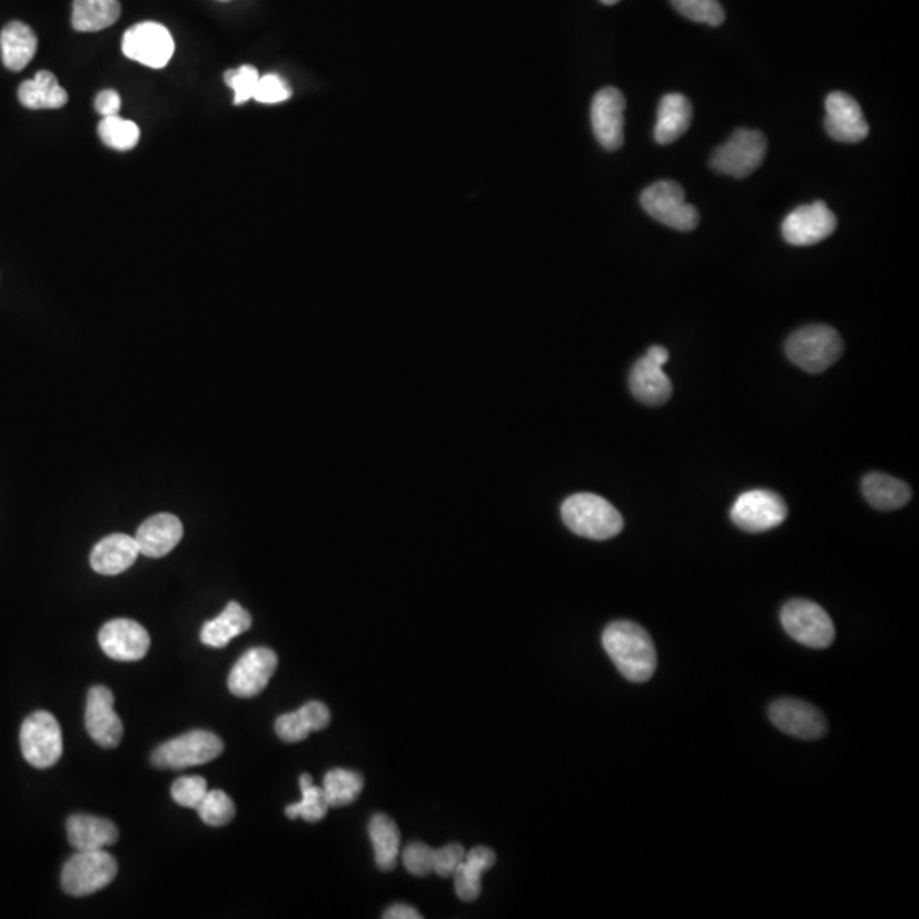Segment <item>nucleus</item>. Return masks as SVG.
<instances>
[{
	"label": "nucleus",
	"instance_id": "obj_1",
	"mask_svg": "<svg viewBox=\"0 0 919 919\" xmlns=\"http://www.w3.org/2000/svg\"><path fill=\"white\" fill-rule=\"evenodd\" d=\"M601 642L625 680L645 683L654 676L658 654L644 626L626 620L610 623Z\"/></svg>",
	"mask_w": 919,
	"mask_h": 919
},
{
	"label": "nucleus",
	"instance_id": "obj_2",
	"mask_svg": "<svg viewBox=\"0 0 919 919\" xmlns=\"http://www.w3.org/2000/svg\"><path fill=\"white\" fill-rule=\"evenodd\" d=\"M562 520L576 535L591 540H610L623 530L620 511L605 497L581 493L562 504Z\"/></svg>",
	"mask_w": 919,
	"mask_h": 919
},
{
	"label": "nucleus",
	"instance_id": "obj_3",
	"mask_svg": "<svg viewBox=\"0 0 919 919\" xmlns=\"http://www.w3.org/2000/svg\"><path fill=\"white\" fill-rule=\"evenodd\" d=\"M844 352L840 333L824 324H814L796 330L787 339V358L808 373H822L831 368Z\"/></svg>",
	"mask_w": 919,
	"mask_h": 919
},
{
	"label": "nucleus",
	"instance_id": "obj_4",
	"mask_svg": "<svg viewBox=\"0 0 919 919\" xmlns=\"http://www.w3.org/2000/svg\"><path fill=\"white\" fill-rule=\"evenodd\" d=\"M767 150V137L761 131L739 128L725 144L713 150L710 166L719 175L744 179L763 164Z\"/></svg>",
	"mask_w": 919,
	"mask_h": 919
},
{
	"label": "nucleus",
	"instance_id": "obj_5",
	"mask_svg": "<svg viewBox=\"0 0 919 919\" xmlns=\"http://www.w3.org/2000/svg\"><path fill=\"white\" fill-rule=\"evenodd\" d=\"M117 873V860L108 851H77L63 866L60 882L67 895L83 898L108 887Z\"/></svg>",
	"mask_w": 919,
	"mask_h": 919
},
{
	"label": "nucleus",
	"instance_id": "obj_6",
	"mask_svg": "<svg viewBox=\"0 0 919 919\" xmlns=\"http://www.w3.org/2000/svg\"><path fill=\"white\" fill-rule=\"evenodd\" d=\"M224 753V742L214 732L191 731L164 742L152 753L154 767L160 770H185L210 763Z\"/></svg>",
	"mask_w": 919,
	"mask_h": 919
},
{
	"label": "nucleus",
	"instance_id": "obj_7",
	"mask_svg": "<svg viewBox=\"0 0 919 919\" xmlns=\"http://www.w3.org/2000/svg\"><path fill=\"white\" fill-rule=\"evenodd\" d=\"M787 634L811 649H828L837 638V630L822 606L814 601L792 600L780 613Z\"/></svg>",
	"mask_w": 919,
	"mask_h": 919
},
{
	"label": "nucleus",
	"instance_id": "obj_8",
	"mask_svg": "<svg viewBox=\"0 0 919 919\" xmlns=\"http://www.w3.org/2000/svg\"><path fill=\"white\" fill-rule=\"evenodd\" d=\"M19 741H21L22 757L38 770L55 767L62 758V729L57 719L45 710L31 713L22 722Z\"/></svg>",
	"mask_w": 919,
	"mask_h": 919
},
{
	"label": "nucleus",
	"instance_id": "obj_9",
	"mask_svg": "<svg viewBox=\"0 0 919 919\" xmlns=\"http://www.w3.org/2000/svg\"><path fill=\"white\" fill-rule=\"evenodd\" d=\"M641 205L659 224L690 233L700 221L699 210L686 204L683 188L674 181H658L644 189Z\"/></svg>",
	"mask_w": 919,
	"mask_h": 919
},
{
	"label": "nucleus",
	"instance_id": "obj_10",
	"mask_svg": "<svg viewBox=\"0 0 919 919\" xmlns=\"http://www.w3.org/2000/svg\"><path fill=\"white\" fill-rule=\"evenodd\" d=\"M789 516V507L782 496L773 491L754 490L741 494L731 510V520L738 528L748 533H763L782 525Z\"/></svg>",
	"mask_w": 919,
	"mask_h": 919
},
{
	"label": "nucleus",
	"instance_id": "obj_11",
	"mask_svg": "<svg viewBox=\"0 0 919 919\" xmlns=\"http://www.w3.org/2000/svg\"><path fill=\"white\" fill-rule=\"evenodd\" d=\"M121 47L128 59L150 69H164L175 55V40L166 26L157 22L135 24L125 33Z\"/></svg>",
	"mask_w": 919,
	"mask_h": 919
},
{
	"label": "nucleus",
	"instance_id": "obj_12",
	"mask_svg": "<svg viewBox=\"0 0 919 919\" xmlns=\"http://www.w3.org/2000/svg\"><path fill=\"white\" fill-rule=\"evenodd\" d=\"M837 215L824 201L802 205L787 215L782 224V236L790 246H814L834 234Z\"/></svg>",
	"mask_w": 919,
	"mask_h": 919
},
{
	"label": "nucleus",
	"instance_id": "obj_13",
	"mask_svg": "<svg viewBox=\"0 0 919 919\" xmlns=\"http://www.w3.org/2000/svg\"><path fill=\"white\" fill-rule=\"evenodd\" d=\"M278 668V655L268 648H254L237 661L228 674V690L239 699H253L268 686Z\"/></svg>",
	"mask_w": 919,
	"mask_h": 919
},
{
	"label": "nucleus",
	"instance_id": "obj_14",
	"mask_svg": "<svg viewBox=\"0 0 919 919\" xmlns=\"http://www.w3.org/2000/svg\"><path fill=\"white\" fill-rule=\"evenodd\" d=\"M770 721L785 734L806 741L824 738L828 732L824 713L802 700L780 699L771 703Z\"/></svg>",
	"mask_w": 919,
	"mask_h": 919
},
{
	"label": "nucleus",
	"instance_id": "obj_15",
	"mask_svg": "<svg viewBox=\"0 0 919 919\" xmlns=\"http://www.w3.org/2000/svg\"><path fill=\"white\" fill-rule=\"evenodd\" d=\"M625 96L616 88H605L596 92L591 102V125L594 137L603 149L615 152L623 146L625 128Z\"/></svg>",
	"mask_w": 919,
	"mask_h": 919
},
{
	"label": "nucleus",
	"instance_id": "obj_16",
	"mask_svg": "<svg viewBox=\"0 0 919 919\" xmlns=\"http://www.w3.org/2000/svg\"><path fill=\"white\" fill-rule=\"evenodd\" d=\"M99 645L108 658L134 663L146 658L150 635L140 623L128 619L111 620L99 630Z\"/></svg>",
	"mask_w": 919,
	"mask_h": 919
},
{
	"label": "nucleus",
	"instance_id": "obj_17",
	"mask_svg": "<svg viewBox=\"0 0 919 919\" xmlns=\"http://www.w3.org/2000/svg\"><path fill=\"white\" fill-rule=\"evenodd\" d=\"M824 130L832 140L858 144L869 137L870 128L860 105L847 92L837 91L826 98Z\"/></svg>",
	"mask_w": 919,
	"mask_h": 919
},
{
	"label": "nucleus",
	"instance_id": "obj_18",
	"mask_svg": "<svg viewBox=\"0 0 919 919\" xmlns=\"http://www.w3.org/2000/svg\"><path fill=\"white\" fill-rule=\"evenodd\" d=\"M86 729L101 748H117L123 738V724L115 712V696L106 686L89 690L86 705Z\"/></svg>",
	"mask_w": 919,
	"mask_h": 919
},
{
	"label": "nucleus",
	"instance_id": "obj_19",
	"mask_svg": "<svg viewBox=\"0 0 919 919\" xmlns=\"http://www.w3.org/2000/svg\"><path fill=\"white\" fill-rule=\"evenodd\" d=\"M185 535L181 520L175 514L160 513L141 523L135 542L141 555L150 559H160L175 551L176 545Z\"/></svg>",
	"mask_w": 919,
	"mask_h": 919
},
{
	"label": "nucleus",
	"instance_id": "obj_20",
	"mask_svg": "<svg viewBox=\"0 0 919 919\" xmlns=\"http://www.w3.org/2000/svg\"><path fill=\"white\" fill-rule=\"evenodd\" d=\"M630 391L645 406H663L673 395V384L663 366L655 365L648 356H642L630 372Z\"/></svg>",
	"mask_w": 919,
	"mask_h": 919
},
{
	"label": "nucleus",
	"instance_id": "obj_21",
	"mask_svg": "<svg viewBox=\"0 0 919 919\" xmlns=\"http://www.w3.org/2000/svg\"><path fill=\"white\" fill-rule=\"evenodd\" d=\"M140 551L137 542L125 533H115L98 542L91 554V565L102 576H117L130 569Z\"/></svg>",
	"mask_w": 919,
	"mask_h": 919
},
{
	"label": "nucleus",
	"instance_id": "obj_22",
	"mask_svg": "<svg viewBox=\"0 0 919 919\" xmlns=\"http://www.w3.org/2000/svg\"><path fill=\"white\" fill-rule=\"evenodd\" d=\"M67 837L77 851H92L117 843L120 832L108 819L76 814L67 821Z\"/></svg>",
	"mask_w": 919,
	"mask_h": 919
},
{
	"label": "nucleus",
	"instance_id": "obj_23",
	"mask_svg": "<svg viewBox=\"0 0 919 919\" xmlns=\"http://www.w3.org/2000/svg\"><path fill=\"white\" fill-rule=\"evenodd\" d=\"M692 102L686 96L671 92L659 102L654 138L659 146H670L686 134L692 125Z\"/></svg>",
	"mask_w": 919,
	"mask_h": 919
},
{
	"label": "nucleus",
	"instance_id": "obj_24",
	"mask_svg": "<svg viewBox=\"0 0 919 919\" xmlns=\"http://www.w3.org/2000/svg\"><path fill=\"white\" fill-rule=\"evenodd\" d=\"M330 712L323 702L305 703L297 712L278 717L276 734L285 742H300L312 732L323 731L329 725Z\"/></svg>",
	"mask_w": 919,
	"mask_h": 919
},
{
	"label": "nucleus",
	"instance_id": "obj_25",
	"mask_svg": "<svg viewBox=\"0 0 919 919\" xmlns=\"http://www.w3.org/2000/svg\"><path fill=\"white\" fill-rule=\"evenodd\" d=\"M38 50V38L30 26L12 21L0 33V55L6 69L21 72L33 60Z\"/></svg>",
	"mask_w": 919,
	"mask_h": 919
},
{
	"label": "nucleus",
	"instance_id": "obj_26",
	"mask_svg": "<svg viewBox=\"0 0 919 919\" xmlns=\"http://www.w3.org/2000/svg\"><path fill=\"white\" fill-rule=\"evenodd\" d=\"M494 863L496 853L491 848L475 847L465 853L464 860L453 873L456 896L465 902L475 901L481 896L482 876L493 869Z\"/></svg>",
	"mask_w": 919,
	"mask_h": 919
},
{
	"label": "nucleus",
	"instance_id": "obj_27",
	"mask_svg": "<svg viewBox=\"0 0 919 919\" xmlns=\"http://www.w3.org/2000/svg\"><path fill=\"white\" fill-rule=\"evenodd\" d=\"M250 625H253L250 613L243 609L237 601H230L217 619L205 623L199 638L208 648L224 649L225 645L230 644L233 639L247 632Z\"/></svg>",
	"mask_w": 919,
	"mask_h": 919
},
{
	"label": "nucleus",
	"instance_id": "obj_28",
	"mask_svg": "<svg viewBox=\"0 0 919 919\" xmlns=\"http://www.w3.org/2000/svg\"><path fill=\"white\" fill-rule=\"evenodd\" d=\"M19 102L28 109H60L69 102V95L48 70H40L34 79L24 80L18 89Z\"/></svg>",
	"mask_w": 919,
	"mask_h": 919
},
{
	"label": "nucleus",
	"instance_id": "obj_29",
	"mask_svg": "<svg viewBox=\"0 0 919 919\" xmlns=\"http://www.w3.org/2000/svg\"><path fill=\"white\" fill-rule=\"evenodd\" d=\"M861 491L867 503L879 511H895L906 506L911 500V490L906 482L890 475L873 474L867 475L861 482Z\"/></svg>",
	"mask_w": 919,
	"mask_h": 919
},
{
	"label": "nucleus",
	"instance_id": "obj_30",
	"mask_svg": "<svg viewBox=\"0 0 919 919\" xmlns=\"http://www.w3.org/2000/svg\"><path fill=\"white\" fill-rule=\"evenodd\" d=\"M118 0H73L72 26L80 33L106 30L120 19Z\"/></svg>",
	"mask_w": 919,
	"mask_h": 919
},
{
	"label": "nucleus",
	"instance_id": "obj_31",
	"mask_svg": "<svg viewBox=\"0 0 919 919\" xmlns=\"http://www.w3.org/2000/svg\"><path fill=\"white\" fill-rule=\"evenodd\" d=\"M368 834L378 869L391 872L397 867L398 851H401V831L397 824L388 816L375 814L369 821Z\"/></svg>",
	"mask_w": 919,
	"mask_h": 919
},
{
	"label": "nucleus",
	"instance_id": "obj_32",
	"mask_svg": "<svg viewBox=\"0 0 919 919\" xmlns=\"http://www.w3.org/2000/svg\"><path fill=\"white\" fill-rule=\"evenodd\" d=\"M365 780L356 771L334 768L324 777V796L329 808H344L355 802L362 793Z\"/></svg>",
	"mask_w": 919,
	"mask_h": 919
},
{
	"label": "nucleus",
	"instance_id": "obj_33",
	"mask_svg": "<svg viewBox=\"0 0 919 919\" xmlns=\"http://www.w3.org/2000/svg\"><path fill=\"white\" fill-rule=\"evenodd\" d=\"M300 802L291 803L285 809L286 818H302L307 822L323 821L327 811H329V803H327L326 796H324V790L320 787H315L314 780L307 773L300 777Z\"/></svg>",
	"mask_w": 919,
	"mask_h": 919
},
{
	"label": "nucleus",
	"instance_id": "obj_34",
	"mask_svg": "<svg viewBox=\"0 0 919 919\" xmlns=\"http://www.w3.org/2000/svg\"><path fill=\"white\" fill-rule=\"evenodd\" d=\"M99 138L109 149L128 152L137 147L140 140V128L134 121L121 120L120 117L102 118L98 127Z\"/></svg>",
	"mask_w": 919,
	"mask_h": 919
},
{
	"label": "nucleus",
	"instance_id": "obj_35",
	"mask_svg": "<svg viewBox=\"0 0 919 919\" xmlns=\"http://www.w3.org/2000/svg\"><path fill=\"white\" fill-rule=\"evenodd\" d=\"M196 812L205 824L218 828L236 818V806L224 790H208L205 799L196 808Z\"/></svg>",
	"mask_w": 919,
	"mask_h": 919
},
{
	"label": "nucleus",
	"instance_id": "obj_36",
	"mask_svg": "<svg viewBox=\"0 0 919 919\" xmlns=\"http://www.w3.org/2000/svg\"><path fill=\"white\" fill-rule=\"evenodd\" d=\"M671 4L690 21L709 26L724 24L725 12L719 0H671Z\"/></svg>",
	"mask_w": 919,
	"mask_h": 919
},
{
	"label": "nucleus",
	"instance_id": "obj_37",
	"mask_svg": "<svg viewBox=\"0 0 919 919\" xmlns=\"http://www.w3.org/2000/svg\"><path fill=\"white\" fill-rule=\"evenodd\" d=\"M208 783L204 777H181L170 787V796L181 808L195 809L205 799L208 792Z\"/></svg>",
	"mask_w": 919,
	"mask_h": 919
},
{
	"label": "nucleus",
	"instance_id": "obj_38",
	"mask_svg": "<svg viewBox=\"0 0 919 919\" xmlns=\"http://www.w3.org/2000/svg\"><path fill=\"white\" fill-rule=\"evenodd\" d=\"M259 72L256 67L243 66L239 69L227 70L224 73L225 82L234 89V105H244V102L253 99L254 91H256L257 80H259Z\"/></svg>",
	"mask_w": 919,
	"mask_h": 919
},
{
	"label": "nucleus",
	"instance_id": "obj_39",
	"mask_svg": "<svg viewBox=\"0 0 919 919\" xmlns=\"http://www.w3.org/2000/svg\"><path fill=\"white\" fill-rule=\"evenodd\" d=\"M290 96L291 89L286 80L276 76V73H268V76H261L257 80L253 99L261 102V105H278V102L286 101Z\"/></svg>",
	"mask_w": 919,
	"mask_h": 919
},
{
	"label": "nucleus",
	"instance_id": "obj_40",
	"mask_svg": "<svg viewBox=\"0 0 919 919\" xmlns=\"http://www.w3.org/2000/svg\"><path fill=\"white\" fill-rule=\"evenodd\" d=\"M402 861L413 876H427L433 872V848L426 843H411L402 851Z\"/></svg>",
	"mask_w": 919,
	"mask_h": 919
},
{
	"label": "nucleus",
	"instance_id": "obj_41",
	"mask_svg": "<svg viewBox=\"0 0 919 919\" xmlns=\"http://www.w3.org/2000/svg\"><path fill=\"white\" fill-rule=\"evenodd\" d=\"M464 847L458 843H449L446 847L433 850V872L438 873L439 877H453L456 867L464 860Z\"/></svg>",
	"mask_w": 919,
	"mask_h": 919
},
{
	"label": "nucleus",
	"instance_id": "obj_42",
	"mask_svg": "<svg viewBox=\"0 0 919 919\" xmlns=\"http://www.w3.org/2000/svg\"><path fill=\"white\" fill-rule=\"evenodd\" d=\"M96 111L101 115V117H118V112L121 109V98L117 91H112V89H106V91H101L96 98L95 101Z\"/></svg>",
	"mask_w": 919,
	"mask_h": 919
},
{
	"label": "nucleus",
	"instance_id": "obj_43",
	"mask_svg": "<svg viewBox=\"0 0 919 919\" xmlns=\"http://www.w3.org/2000/svg\"><path fill=\"white\" fill-rule=\"evenodd\" d=\"M385 919H421L423 915L413 906L394 905L384 912Z\"/></svg>",
	"mask_w": 919,
	"mask_h": 919
},
{
	"label": "nucleus",
	"instance_id": "obj_44",
	"mask_svg": "<svg viewBox=\"0 0 919 919\" xmlns=\"http://www.w3.org/2000/svg\"><path fill=\"white\" fill-rule=\"evenodd\" d=\"M645 356H648L649 359H652L655 365L663 366V368L664 365L670 362V353H668V349L663 348V346H652Z\"/></svg>",
	"mask_w": 919,
	"mask_h": 919
},
{
	"label": "nucleus",
	"instance_id": "obj_45",
	"mask_svg": "<svg viewBox=\"0 0 919 919\" xmlns=\"http://www.w3.org/2000/svg\"><path fill=\"white\" fill-rule=\"evenodd\" d=\"M605 6H615L619 4L620 0H601Z\"/></svg>",
	"mask_w": 919,
	"mask_h": 919
}]
</instances>
